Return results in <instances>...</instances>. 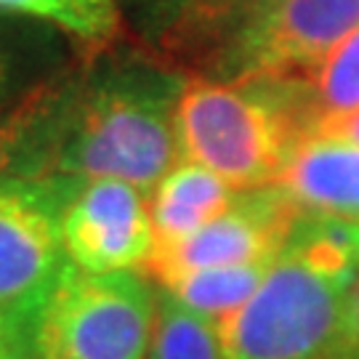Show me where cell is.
Here are the masks:
<instances>
[{"instance_id": "13", "label": "cell", "mask_w": 359, "mask_h": 359, "mask_svg": "<svg viewBox=\"0 0 359 359\" xmlns=\"http://www.w3.org/2000/svg\"><path fill=\"white\" fill-rule=\"evenodd\" d=\"M271 264L274 261L192 271V274H184L179 280L168 283L163 290L176 295L184 306L203 314L213 325H221L253 298L264 277L269 274Z\"/></svg>"}, {"instance_id": "16", "label": "cell", "mask_w": 359, "mask_h": 359, "mask_svg": "<svg viewBox=\"0 0 359 359\" xmlns=\"http://www.w3.org/2000/svg\"><path fill=\"white\" fill-rule=\"evenodd\" d=\"M0 359H35L32 327L0 311Z\"/></svg>"}, {"instance_id": "9", "label": "cell", "mask_w": 359, "mask_h": 359, "mask_svg": "<svg viewBox=\"0 0 359 359\" xmlns=\"http://www.w3.org/2000/svg\"><path fill=\"white\" fill-rule=\"evenodd\" d=\"M309 213L359 224V147L333 136H306L293 147L280 181Z\"/></svg>"}, {"instance_id": "15", "label": "cell", "mask_w": 359, "mask_h": 359, "mask_svg": "<svg viewBox=\"0 0 359 359\" xmlns=\"http://www.w3.org/2000/svg\"><path fill=\"white\" fill-rule=\"evenodd\" d=\"M0 11L46 19L86 43L109 40L120 27L117 0H0Z\"/></svg>"}, {"instance_id": "3", "label": "cell", "mask_w": 359, "mask_h": 359, "mask_svg": "<svg viewBox=\"0 0 359 359\" xmlns=\"http://www.w3.org/2000/svg\"><path fill=\"white\" fill-rule=\"evenodd\" d=\"M179 157L237 192L277 184L304 128L266 80H189L176 104Z\"/></svg>"}, {"instance_id": "6", "label": "cell", "mask_w": 359, "mask_h": 359, "mask_svg": "<svg viewBox=\"0 0 359 359\" xmlns=\"http://www.w3.org/2000/svg\"><path fill=\"white\" fill-rule=\"evenodd\" d=\"M80 181H0V311L35 327L67 269L62 213Z\"/></svg>"}, {"instance_id": "5", "label": "cell", "mask_w": 359, "mask_h": 359, "mask_svg": "<svg viewBox=\"0 0 359 359\" xmlns=\"http://www.w3.org/2000/svg\"><path fill=\"white\" fill-rule=\"evenodd\" d=\"M226 80L293 77L359 29V0H248L229 19Z\"/></svg>"}, {"instance_id": "19", "label": "cell", "mask_w": 359, "mask_h": 359, "mask_svg": "<svg viewBox=\"0 0 359 359\" xmlns=\"http://www.w3.org/2000/svg\"><path fill=\"white\" fill-rule=\"evenodd\" d=\"M6 83H8V67H6L3 56H0V96H3V90H6Z\"/></svg>"}, {"instance_id": "20", "label": "cell", "mask_w": 359, "mask_h": 359, "mask_svg": "<svg viewBox=\"0 0 359 359\" xmlns=\"http://www.w3.org/2000/svg\"><path fill=\"white\" fill-rule=\"evenodd\" d=\"M354 314H357V333H359V277L354 285Z\"/></svg>"}, {"instance_id": "10", "label": "cell", "mask_w": 359, "mask_h": 359, "mask_svg": "<svg viewBox=\"0 0 359 359\" xmlns=\"http://www.w3.org/2000/svg\"><path fill=\"white\" fill-rule=\"evenodd\" d=\"M237 197L226 181L205 165L181 160L168 170L149 197L154 248L179 245L218 218Z\"/></svg>"}, {"instance_id": "18", "label": "cell", "mask_w": 359, "mask_h": 359, "mask_svg": "<svg viewBox=\"0 0 359 359\" xmlns=\"http://www.w3.org/2000/svg\"><path fill=\"white\" fill-rule=\"evenodd\" d=\"M213 3H218V6H224V8H231V11H234V8L240 11V8H243V6L248 3V0H213Z\"/></svg>"}, {"instance_id": "2", "label": "cell", "mask_w": 359, "mask_h": 359, "mask_svg": "<svg viewBox=\"0 0 359 359\" xmlns=\"http://www.w3.org/2000/svg\"><path fill=\"white\" fill-rule=\"evenodd\" d=\"M354 285L285 245L253 298L216 325L224 359H357Z\"/></svg>"}, {"instance_id": "7", "label": "cell", "mask_w": 359, "mask_h": 359, "mask_svg": "<svg viewBox=\"0 0 359 359\" xmlns=\"http://www.w3.org/2000/svg\"><path fill=\"white\" fill-rule=\"evenodd\" d=\"M301 213L304 208L280 184L237 192L229 210L192 237L179 245L154 248L144 271L165 287L192 271L277 261Z\"/></svg>"}, {"instance_id": "14", "label": "cell", "mask_w": 359, "mask_h": 359, "mask_svg": "<svg viewBox=\"0 0 359 359\" xmlns=\"http://www.w3.org/2000/svg\"><path fill=\"white\" fill-rule=\"evenodd\" d=\"M147 359H224L218 327L160 287Z\"/></svg>"}, {"instance_id": "8", "label": "cell", "mask_w": 359, "mask_h": 359, "mask_svg": "<svg viewBox=\"0 0 359 359\" xmlns=\"http://www.w3.org/2000/svg\"><path fill=\"white\" fill-rule=\"evenodd\" d=\"M144 194L126 181H80L62 213L67 261L93 274L144 266L157 243Z\"/></svg>"}, {"instance_id": "12", "label": "cell", "mask_w": 359, "mask_h": 359, "mask_svg": "<svg viewBox=\"0 0 359 359\" xmlns=\"http://www.w3.org/2000/svg\"><path fill=\"white\" fill-rule=\"evenodd\" d=\"M62 93L35 88L0 112V181L32 179Z\"/></svg>"}, {"instance_id": "1", "label": "cell", "mask_w": 359, "mask_h": 359, "mask_svg": "<svg viewBox=\"0 0 359 359\" xmlns=\"http://www.w3.org/2000/svg\"><path fill=\"white\" fill-rule=\"evenodd\" d=\"M181 88L173 77L123 75L62 102L32 179H115L152 194L179 160Z\"/></svg>"}, {"instance_id": "17", "label": "cell", "mask_w": 359, "mask_h": 359, "mask_svg": "<svg viewBox=\"0 0 359 359\" xmlns=\"http://www.w3.org/2000/svg\"><path fill=\"white\" fill-rule=\"evenodd\" d=\"M333 136V139H344V142H351L359 147V109L357 112H348V115H338V117H327L317 123V128L311 130L309 136Z\"/></svg>"}, {"instance_id": "11", "label": "cell", "mask_w": 359, "mask_h": 359, "mask_svg": "<svg viewBox=\"0 0 359 359\" xmlns=\"http://www.w3.org/2000/svg\"><path fill=\"white\" fill-rule=\"evenodd\" d=\"M306 130L327 117L359 109V29L335 46L317 67L293 77H271Z\"/></svg>"}, {"instance_id": "4", "label": "cell", "mask_w": 359, "mask_h": 359, "mask_svg": "<svg viewBox=\"0 0 359 359\" xmlns=\"http://www.w3.org/2000/svg\"><path fill=\"white\" fill-rule=\"evenodd\" d=\"M157 293L142 271L67 264L32 327L35 359H147Z\"/></svg>"}]
</instances>
